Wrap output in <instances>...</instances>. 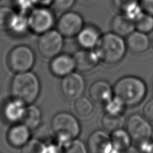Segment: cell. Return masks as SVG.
Masks as SVG:
<instances>
[{"instance_id": "39", "label": "cell", "mask_w": 153, "mask_h": 153, "mask_svg": "<svg viewBox=\"0 0 153 153\" xmlns=\"http://www.w3.org/2000/svg\"><path fill=\"white\" fill-rule=\"evenodd\" d=\"M149 153H153V144H152V148H151V151H150V152Z\"/></svg>"}, {"instance_id": "13", "label": "cell", "mask_w": 153, "mask_h": 153, "mask_svg": "<svg viewBox=\"0 0 153 153\" xmlns=\"http://www.w3.org/2000/svg\"><path fill=\"white\" fill-rule=\"evenodd\" d=\"M76 69L79 72H86L94 69L101 62L96 50H82L76 51L74 56Z\"/></svg>"}, {"instance_id": "35", "label": "cell", "mask_w": 153, "mask_h": 153, "mask_svg": "<svg viewBox=\"0 0 153 153\" xmlns=\"http://www.w3.org/2000/svg\"><path fill=\"white\" fill-rule=\"evenodd\" d=\"M143 115L149 122H153V99L149 100L144 105Z\"/></svg>"}, {"instance_id": "31", "label": "cell", "mask_w": 153, "mask_h": 153, "mask_svg": "<svg viewBox=\"0 0 153 153\" xmlns=\"http://www.w3.org/2000/svg\"><path fill=\"white\" fill-rule=\"evenodd\" d=\"M76 0H54L52 8L59 12L64 13L74 6Z\"/></svg>"}, {"instance_id": "37", "label": "cell", "mask_w": 153, "mask_h": 153, "mask_svg": "<svg viewBox=\"0 0 153 153\" xmlns=\"http://www.w3.org/2000/svg\"><path fill=\"white\" fill-rule=\"evenodd\" d=\"M35 6L51 7L54 0H34Z\"/></svg>"}, {"instance_id": "16", "label": "cell", "mask_w": 153, "mask_h": 153, "mask_svg": "<svg viewBox=\"0 0 153 153\" xmlns=\"http://www.w3.org/2000/svg\"><path fill=\"white\" fill-rule=\"evenodd\" d=\"M31 130L22 123L15 124L8 130L7 139L11 146L22 148L30 140Z\"/></svg>"}, {"instance_id": "5", "label": "cell", "mask_w": 153, "mask_h": 153, "mask_svg": "<svg viewBox=\"0 0 153 153\" xmlns=\"http://www.w3.org/2000/svg\"><path fill=\"white\" fill-rule=\"evenodd\" d=\"M30 31L40 35L56 25V18L54 11L50 7L36 6L28 14Z\"/></svg>"}, {"instance_id": "32", "label": "cell", "mask_w": 153, "mask_h": 153, "mask_svg": "<svg viewBox=\"0 0 153 153\" xmlns=\"http://www.w3.org/2000/svg\"><path fill=\"white\" fill-rule=\"evenodd\" d=\"M144 12L142 9L140 5L139 4V3H138V4H136L132 5L131 7L128 8L124 12H123V14H124L127 17L131 19L132 21L135 22L138 18L140 17V16Z\"/></svg>"}, {"instance_id": "14", "label": "cell", "mask_w": 153, "mask_h": 153, "mask_svg": "<svg viewBox=\"0 0 153 153\" xmlns=\"http://www.w3.org/2000/svg\"><path fill=\"white\" fill-rule=\"evenodd\" d=\"M114 90L108 82L99 80L94 82L89 89V96L93 102L104 105L114 97Z\"/></svg>"}, {"instance_id": "11", "label": "cell", "mask_w": 153, "mask_h": 153, "mask_svg": "<svg viewBox=\"0 0 153 153\" xmlns=\"http://www.w3.org/2000/svg\"><path fill=\"white\" fill-rule=\"evenodd\" d=\"M49 68L54 76L62 78L76 69L74 57L69 54L60 53L51 59Z\"/></svg>"}, {"instance_id": "4", "label": "cell", "mask_w": 153, "mask_h": 153, "mask_svg": "<svg viewBox=\"0 0 153 153\" xmlns=\"http://www.w3.org/2000/svg\"><path fill=\"white\" fill-rule=\"evenodd\" d=\"M51 126L56 140L64 146L71 140L77 138L81 133L79 120L67 112L56 114L52 119Z\"/></svg>"}, {"instance_id": "8", "label": "cell", "mask_w": 153, "mask_h": 153, "mask_svg": "<svg viewBox=\"0 0 153 153\" xmlns=\"http://www.w3.org/2000/svg\"><path fill=\"white\" fill-rule=\"evenodd\" d=\"M126 130L129 134L132 141L136 144L152 139L153 128L151 124L143 115L132 114L126 119Z\"/></svg>"}, {"instance_id": "36", "label": "cell", "mask_w": 153, "mask_h": 153, "mask_svg": "<svg viewBox=\"0 0 153 153\" xmlns=\"http://www.w3.org/2000/svg\"><path fill=\"white\" fill-rule=\"evenodd\" d=\"M138 3L144 12L153 16V0H138Z\"/></svg>"}, {"instance_id": "24", "label": "cell", "mask_w": 153, "mask_h": 153, "mask_svg": "<svg viewBox=\"0 0 153 153\" xmlns=\"http://www.w3.org/2000/svg\"><path fill=\"white\" fill-rule=\"evenodd\" d=\"M17 12L13 8L0 7V32H10L13 18Z\"/></svg>"}, {"instance_id": "28", "label": "cell", "mask_w": 153, "mask_h": 153, "mask_svg": "<svg viewBox=\"0 0 153 153\" xmlns=\"http://www.w3.org/2000/svg\"><path fill=\"white\" fill-rule=\"evenodd\" d=\"M22 153H46V143L38 139H30L22 147Z\"/></svg>"}, {"instance_id": "29", "label": "cell", "mask_w": 153, "mask_h": 153, "mask_svg": "<svg viewBox=\"0 0 153 153\" xmlns=\"http://www.w3.org/2000/svg\"><path fill=\"white\" fill-rule=\"evenodd\" d=\"M87 145L77 138L71 140L64 146V153H87Z\"/></svg>"}, {"instance_id": "33", "label": "cell", "mask_w": 153, "mask_h": 153, "mask_svg": "<svg viewBox=\"0 0 153 153\" xmlns=\"http://www.w3.org/2000/svg\"><path fill=\"white\" fill-rule=\"evenodd\" d=\"M114 7L120 12L123 13L128 8L136 4H138V0H111Z\"/></svg>"}, {"instance_id": "38", "label": "cell", "mask_w": 153, "mask_h": 153, "mask_svg": "<svg viewBox=\"0 0 153 153\" xmlns=\"http://www.w3.org/2000/svg\"><path fill=\"white\" fill-rule=\"evenodd\" d=\"M122 153H142V152L138 149L137 146L131 145L127 149H126Z\"/></svg>"}, {"instance_id": "7", "label": "cell", "mask_w": 153, "mask_h": 153, "mask_svg": "<svg viewBox=\"0 0 153 153\" xmlns=\"http://www.w3.org/2000/svg\"><path fill=\"white\" fill-rule=\"evenodd\" d=\"M64 37L56 29H51L40 35L38 40V52L46 59H53L61 53Z\"/></svg>"}, {"instance_id": "2", "label": "cell", "mask_w": 153, "mask_h": 153, "mask_svg": "<svg viewBox=\"0 0 153 153\" xmlns=\"http://www.w3.org/2000/svg\"><path fill=\"white\" fill-rule=\"evenodd\" d=\"M10 92L12 98L21 100L27 105H30L40 94L39 78L30 71L16 74L11 82Z\"/></svg>"}, {"instance_id": "41", "label": "cell", "mask_w": 153, "mask_h": 153, "mask_svg": "<svg viewBox=\"0 0 153 153\" xmlns=\"http://www.w3.org/2000/svg\"><path fill=\"white\" fill-rule=\"evenodd\" d=\"M152 92H153V80H152Z\"/></svg>"}, {"instance_id": "17", "label": "cell", "mask_w": 153, "mask_h": 153, "mask_svg": "<svg viewBox=\"0 0 153 153\" xmlns=\"http://www.w3.org/2000/svg\"><path fill=\"white\" fill-rule=\"evenodd\" d=\"M26 106L27 105L21 100L12 98L5 104L3 108V116L7 122L12 124L21 123Z\"/></svg>"}, {"instance_id": "22", "label": "cell", "mask_w": 153, "mask_h": 153, "mask_svg": "<svg viewBox=\"0 0 153 153\" xmlns=\"http://www.w3.org/2000/svg\"><path fill=\"white\" fill-rule=\"evenodd\" d=\"M111 141L116 148L122 152L132 145V138L124 128L110 133Z\"/></svg>"}, {"instance_id": "23", "label": "cell", "mask_w": 153, "mask_h": 153, "mask_svg": "<svg viewBox=\"0 0 153 153\" xmlns=\"http://www.w3.org/2000/svg\"><path fill=\"white\" fill-rule=\"evenodd\" d=\"M30 31L28 14L17 12L13 18L10 32L17 36H22Z\"/></svg>"}, {"instance_id": "12", "label": "cell", "mask_w": 153, "mask_h": 153, "mask_svg": "<svg viewBox=\"0 0 153 153\" xmlns=\"http://www.w3.org/2000/svg\"><path fill=\"white\" fill-rule=\"evenodd\" d=\"M87 146L89 153H108L112 147L110 134L104 130L95 131L89 136Z\"/></svg>"}, {"instance_id": "1", "label": "cell", "mask_w": 153, "mask_h": 153, "mask_svg": "<svg viewBox=\"0 0 153 153\" xmlns=\"http://www.w3.org/2000/svg\"><path fill=\"white\" fill-rule=\"evenodd\" d=\"M114 94L119 97L127 107H134L143 101L148 92L143 79L136 76H126L120 78L113 87Z\"/></svg>"}, {"instance_id": "20", "label": "cell", "mask_w": 153, "mask_h": 153, "mask_svg": "<svg viewBox=\"0 0 153 153\" xmlns=\"http://www.w3.org/2000/svg\"><path fill=\"white\" fill-rule=\"evenodd\" d=\"M42 122V111L37 106L28 105L21 123L28 127L30 130H35L39 126Z\"/></svg>"}, {"instance_id": "6", "label": "cell", "mask_w": 153, "mask_h": 153, "mask_svg": "<svg viewBox=\"0 0 153 153\" xmlns=\"http://www.w3.org/2000/svg\"><path fill=\"white\" fill-rule=\"evenodd\" d=\"M35 53L26 45H18L10 51L7 57L10 69L16 74L30 71L35 64Z\"/></svg>"}, {"instance_id": "10", "label": "cell", "mask_w": 153, "mask_h": 153, "mask_svg": "<svg viewBox=\"0 0 153 153\" xmlns=\"http://www.w3.org/2000/svg\"><path fill=\"white\" fill-rule=\"evenodd\" d=\"M60 86L62 95L67 99L75 100L83 95L85 82L83 76L73 72L62 78Z\"/></svg>"}, {"instance_id": "3", "label": "cell", "mask_w": 153, "mask_h": 153, "mask_svg": "<svg viewBox=\"0 0 153 153\" xmlns=\"http://www.w3.org/2000/svg\"><path fill=\"white\" fill-rule=\"evenodd\" d=\"M95 50L101 62L108 65H115L124 58L128 48L124 37L110 32L102 35Z\"/></svg>"}, {"instance_id": "27", "label": "cell", "mask_w": 153, "mask_h": 153, "mask_svg": "<svg viewBox=\"0 0 153 153\" xmlns=\"http://www.w3.org/2000/svg\"><path fill=\"white\" fill-rule=\"evenodd\" d=\"M135 30L149 34L153 31V16L144 12L134 22Z\"/></svg>"}, {"instance_id": "18", "label": "cell", "mask_w": 153, "mask_h": 153, "mask_svg": "<svg viewBox=\"0 0 153 153\" xmlns=\"http://www.w3.org/2000/svg\"><path fill=\"white\" fill-rule=\"evenodd\" d=\"M148 34L138 31H133L126 37V42L128 50L133 53H144L149 50L151 45Z\"/></svg>"}, {"instance_id": "21", "label": "cell", "mask_w": 153, "mask_h": 153, "mask_svg": "<svg viewBox=\"0 0 153 153\" xmlns=\"http://www.w3.org/2000/svg\"><path fill=\"white\" fill-rule=\"evenodd\" d=\"M124 115H112L105 113L102 119V125L103 130L108 133H111L117 130L121 129L126 125Z\"/></svg>"}, {"instance_id": "40", "label": "cell", "mask_w": 153, "mask_h": 153, "mask_svg": "<svg viewBox=\"0 0 153 153\" xmlns=\"http://www.w3.org/2000/svg\"><path fill=\"white\" fill-rule=\"evenodd\" d=\"M151 45H152V49H153V37H152V40H151Z\"/></svg>"}, {"instance_id": "15", "label": "cell", "mask_w": 153, "mask_h": 153, "mask_svg": "<svg viewBox=\"0 0 153 153\" xmlns=\"http://www.w3.org/2000/svg\"><path fill=\"white\" fill-rule=\"evenodd\" d=\"M102 37L100 30L92 24L85 25L76 35V41L82 49L94 50Z\"/></svg>"}, {"instance_id": "9", "label": "cell", "mask_w": 153, "mask_h": 153, "mask_svg": "<svg viewBox=\"0 0 153 153\" xmlns=\"http://www.w3.org/2000/svg\"><path fill=\"white\" fill-rule=\"evenodd\" d=\"M85 26L83 16L75 11H67L62 13L56 21V30L66 38L76 37Z\"/></svg>"}, {"instance_id": "26", "label": "cell", "mask_w": 153, "mask_h": 153, "mask_svg": "<svg viewBox=\"0 0 153 153\" xmlns=\"http://www.w3.org/2000/svg\"><path fill=\"white\" fill-rule=\"evenodd\" d=\"M103 106L105 113L112 115H124L125 109L127 107L124 103L115 95Z\"/></svg>"}, {"instance_id": "19", "label": "cell", "mask_w": 153, "mask_h": 153, "mask_svg": "<svg viewBox=\"0 0 153 153\" xmlns=\"http://www.w3.org/2000/svg\"><path fill=\"white\" fill-rule=\"evenodd\" d=\"M111 32L122 37H127L135 31L134 22L127 17L124 14L119 13L111 22Z\"/></svg>"}, {"instance_id": "25", "label": "cell", "mask_w": 153, "mask_h": 153, "mask_svg": "<svg viewBox=\"0 0 153 153\" xmlns=\"http://www.w3.org/2000/svg\"><path fill=\"white\" fill-rule=\"evenodd\" d=\"M92 100L85 97H81L76 99L74 103V110L76 115L82 117H87L94 111Z\"/></svg>"}, {"instance_id": "34", "label": "cell", "mask_w": 153, "mask_h": 153, "mask_svg": "<svg viewBox=\"0 0 153 153\" xmlns=\"http://www.w3.org/2000/svg\"><path fill=\"white\" fill-rule=\"evenodd\" d=\"M46 153H64V145L55 139L54 141L46 143Z\"/></svg>"}, {"instance_id": "30", "label": "cell", "mask_w": 153, "mask_h": 153, "mask_svg": "<svg viewBox=\"0 0 153 153\" xmlns=\"http://www.w3.org/2000/svg\"><path fill=\"white\" fill-rule=\"evenodd\" d=\"M12 3L16 12L26 14L36 7L34 0H12Z\"/></svg>"}]
</instances>
